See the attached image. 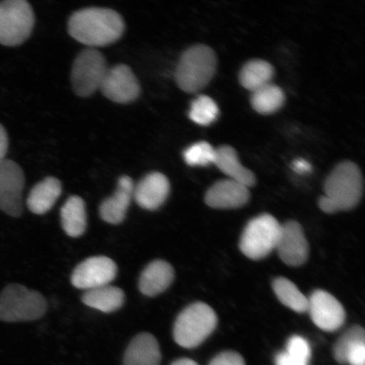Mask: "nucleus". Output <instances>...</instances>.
<instances>
[{"mask_svg":"<svg viewBox=\"0 0 365 365\" xmlns=\"http://www.w3.org/2000/svg\"><path fill=\"white\" fill-rule=\"evenodd\" d=\"M125 22L120 14L103 8L76 11L68 23V34L89 47H103L117 42L124 34Z\"/></svg>","mask_w":365,"mask_h":365,"instance_id":"obj_1","label":"nucleus"},{"mask_svg":"<svg viewBox=\"0 0 365 365\" xmlns=\"http://www.w3.org/2000/svg\"><path fill=\"white\" fill-rule=\"evenodd\" d=\"M363 175L352 162H342L328 175L324 185L325 195L319 200L327 213L348 211L356 207L363 195Z\"/></svg>","mask_w":365,"mask_h":365,"instance_id":"obj_2","label":"nucleus"},{"mask_svg":"<svg viewBox=\"0 0 365 365\" xmlns=\"http://www.w3.org/2000/svg\"><path fill=\"white\" fill-rule=\"evenodd\" d=\"M217 57L207 45L197 44L185 50L176 68L178 86L187 93H197L213 78L217 70Z\"/></svg>","mask_w":365,"mask_h":365,"instance_id":"obj_3","label":"nucleus"},{"mask_svg":"<svg viewBox=\"0 0 365 365\" xmlns=\"http://www.w3.org/2000/svg\"><path fill=\"white\" fill-rule=\"evenodd\" d=\"M217 317L207 304L189 305L178 317L173 326V339L182 348L195 349L215 330Z\"/></svg>","mask_w":365,"mask_h":365,"instance_id":"obj_4","label":"nucleus"},{"mask_svg":"<svg viewBox=\"0 0 365 365\" xmlns=\"http://www.w3.org/2000/svg\"><path fill=\"white\" fill-rule=\"evenodd\" d=\"M47 312L44 297L20 284H10L0 294V321L33 322Z\"/></svg>","mask_w":365,"mask_h":365,"instance_id":"obj_5","label":"nucleus"},{"mask_svg":"<svg viewBox=\"0 0 365 365\" xmlns=\"http://www.w3.org/2000/svg\"><path fill=\"white\" fill-rule=\"evenodd\" d=\"M35 16L25 0L0 2V44L16 47L26 42L33 33Z\"/></svg>","mask_w":365,"mask_h":365,"instance_id":"obj_6","label":"nucleus"},{"mask_svg":"<svg viewBox=\"0 0 365 365\" xmlns=\"http://www.w3.org/2000/svg\"><path fill=\"white\" fill-rule=\"evenodd\" d=\"M281 227L277 219L269 214L252 219L241 236L242 253L255 261L267 257L277 247Z\"/></svg>","mask_w":365,"mask_h":365,"instance_id":"obj_7","label":"nucleus"},{"mask_svg":"<svg viewBox=\"0 0 365 365\" xmlns=\"http://www.w3.org/2000/svg\"><path fill=\"white\" fill-rule=\"evenodd\" d=\"M108 68L103 53L95 48H88L75 59L71 71V83L75 93L88 98L101 88Z\"/></svg>","mask_w":365,"mask_h":365,"instance_id":"obj_8","label":"nucleus"},{"mask_svg":"<svg viewBox=\"0 0 365 365\" xmlns=\"http://www.w3.org/2000/svg\"><path fill=\"white\" fill-rule=\"evenodd\" d=\"M25 175L11 159L0 163V210L7 215L19 217L23 213L22 195Z\"/></svg>","mask_w":365,"mask_h":365,"instance_id":"obj_9","label":"nucleus"},{"mask_svg":"<svg viewBox=\"0 0 365 365\" xmlns=\"http://www.w3.org/2000/svg\"><path fill=\"white\" fill-rule=\"evenodd\" d=\"M115 262L106 257H93L85 259L72 273V285L86 291L108 285L117 275Z\"/></svg>","mask_w":365,"mask_h":365,"instance_id":"obj_10","label":"nucleus"},{"mask_svg":"<svg viewBox=\"0 0 365 365\" xmlns=\"http://www.w3.org/2000/svg\"><path fill=\"white\" fill-rule=\"evenodd\" d=\"M100 90L105 97L120 104L135 101L140 93L138 80L131 68L125 65L108 68Z\"/></svg>","mask_w":365,"mask_h":365,"instance_id":"obj_11","label":"nucleus"},{"mask_svg":"<svg viewBox=\"0 0 365 365\" xmlns=\"http://www.w3.org/2000/svg\"><path fill=\"white\" fill-rule=\"evenodd\" d=\"M308 300V312L319 329L335 331L344 325L345 310L334 296L326 291L317 290Z\"/></svg>","mask_w":365,"mask_h":365,"instance_id":"obj_12","label":"nucleus"},{"mask_svg":"<svg viewBox=\"0 0 365 365\" xmlns=\"http://www.w3.org/2000/svg\"><path fill=\"white\" fill-rule=\"evenodd\" d=\"M276 250L287 266L299 267L307 261L308 241L299 222L289 221L282 225Z\"/></svg>","mask_w":365,"mask_h":365,"instance_id":"obj_13","label":"nucleus"},{"mask_svg":"<svg viewBox=\"0 0 365 365\" xmlns=\"http://www.w3.org/2000/svg\"><path fill=\"white\" fill-rule=\"evenodd\" d=\"M249 199L248 187L230 179L215 182L205 196V203L216 209L241 207L248 202Z\"/></svg>","mask_w":365,"mask_h":365,"instance_id":"obj_14","label":"nucleus"},{"mask_svg":"<svg viewBox=\"0 0 365 365\" xmlns=\"http://www.w3.org/2000/svg\"><path fill=\"white\" fill-rule=\"evenodd\" d=\"M170 192V181L161 173H149L135 187L134 198L145 210H157L165 202Z\"/></svg>","mask_w":365,"mask_h":365,"instance_id":"obj_15","label":"nucleus"},{"mask_svg":"<svg viewBox=\"0 0 365 365\" xmlns=\"http://www.w3.org/2000/svg\"><path fill=\"white\" fill-rule=\"evenodd\" d=\"M134 190L133 180L128 176L121 177L118 180L115 193L100 205L99 212L103 220L111 225H120L124 221L131 200L134 198Z\"/></svg>","mask_w":365,"mask_h":365,"instance_id":"obj_16","label":"nucleus"},{"mask_svg":"<svg viewBox=\"0 0 365 365\" xmlns=\"http://www.w3.org/2000/svg\"><path fill=\"white\" fill-rule=\"evenodd\" d=\"M162 354L156 337L140 333L130 341L124 355V365H160Z\"/></svg>","mask_w":365,"mask_h":365,"instance_id":"obj_17","label":"nucleus"},{"mask_svg":"<svg viewBox=\"0 0 365 365\" xmlns=\"http://www.w3.org/2000/svg\"><path fill=\"white\" fill-rule=\"evenodd\" d=\"M173 279L175 270L171 264L158 259L148 264L141 273L139 289L145 296H157L168 289Z\"/></svg>","mask_w":365,"mask_h":365,"instance_id":"obj_18","label":"nucleus"},{"mask_svg":"<svg viewBox=\"0 0 365 365\" xmlns=\"http://www.w3.org/2000/svg\"><path fill=\"white\" fill-rule=\"evenodd\" d=\"M213 163L225 175L230 177V180L240 182L248 188L255 185L257 182L254 173L242 165L238 154L230 145H221L216 149Z\"/></svg>","mask_w":365,"mask_h":365,"instance_id":"obj_19","label":"nucleus"},{"mask_svg":"<svg viewBox=\"0 0 365 365\" xmlns=\"http://www.w3.org/2000/svg\"><path fill=\"white\" fill-rule=\"evenodd\" d=\"M62 193V185L56 178L48 177L36 184L27 199L31 212L43 215L50 211Z\"/></svg>","mask_w":365,"mask_h":365,"instance_id":"obj_20","label":"nucleus"},{"mask_svg":"<svg viewBox=\"0 0 365 365\" xmlns=\"http://www.w3.org/2000/svg\"><path fill=\"white\" fill-rule=\"evenodd\" d=\"M82 302L99 312L112 313L123 307L125 294L118 287L108 284L86 291L82 296Z\"/></svg>","mask_w":365,"mask_h":365,"instance_id":"obj_21","label":"nucleus"},{"mask_svg":"<svg viewBox=\"0 0 365 365\" xmlns=\"http://www.w3.org/2000/svg\"><path fill=\"white\" fill-rule=\"evenodd\" d=\"M61 222L66 235L72 238L84 234L88 225V217L85 202L79 196H71L63 205Z\"/></svg>","mask_w":365,"mask_h":365,"instance_id":"obj_22","label":"nucleus"},{"mask_svg":"<svg viewBox=\"0 0 365 365\" xmlns=\"http://www.w3.org/2000/svg\"><path fill=\"white\" fill-rule=\"evenodd\" d=\"M274 68L262 59H253L245 63L240 73V82L244 88L255 91L271 83Z\"/></svg>","mask_w":365,"mask_h":365,"instance_id":"obj_23","label":"nucleus"},{"mask_svg":"<svg viewBox=\"0 0 365 365\" xmlns=\"http://www.w3.org/2000/svg\"><path fill=\"white\" fill-rule=\"evenodd\" d=\"M250 101L255 111L267 115L284 106L285 95L279 86L270 83L253 91Z\"/></svg>","mask_w":365,"mask_h":365,"instance_id":"obj_24","label":"nucleus"},{"mask_svg":"<svg viewBox=\"0 0 365 365\" xmlns=\"http://www.w3.org/2000/svg\"><path fill=\"white\" fill-rule=\"evenodd\" d=\"M272 287L274 293L285 307L298 313L308 312L309 300L294 282L285 277H279L273 281Z\"/></svg>","mask_w":365,"mask_h":365,"instance_id":"obj_25","label":"nucleus"},{"mask_svg":"<svg viewBox=\"0 0 365 365\" xmlns=\"http://www.w3.org/2000/svg\"><path fill=\"white\" fill-rule=\"evenodd\" d=\"M218 107L215 101L207 96H200L191 103L190 118L196 124L203 126L211 125L217 120Z\"/></svg>","mask_w":365,"mask_h":365,"instance_id":"obj_26","label":"nucleus"},{"mask_svg":"<svg viewBox=\"0 0 365 365\" xmlns=\"http://www.w3.org/2000/svg\"><path fill=\"white\" fill-rule=\"evenodd\" d=\"M365 341L364 328L354 326L344 333L336 341L333 348V356L337 363L346 364V354L351 348L359 341Z\"/></svg>","mask_w":365,"mask_h":365,"instance_id":"obj_27","label":"nucleus"},{"mask_svg":"<svg viewBox=\"0 0 365 365\" xmlns=\"http://www.w3.org/2000/svg\"><path fill=\"white\" fill-rule=\"evenodd\" d=\"M216 149L207 141L190 145L184 152L185 161L190 166H207L215 160Z\"/></svg>","mask_w":365,"mask_h":365,"instance_id":"obj_28","label":"nucleus"},{"mask_svg":"<svg viewBox=\"0 0 365 365\" xmlns=\"http://www.w3.org/2000/svg\"><path fill=\"white\" fill-rule=\"evenodd\" d=\"M285 353L294 361L308 365L312 357L309 342L300 336H291L287 342Z\"/></svg>","mask_w":365,"mask_h":365,"instance_id":"obj_29","label":"nucleus"},{"mask_svg":"<svg viewBox=\"0 0 365 365\" xmlns=\"http://www.w3.org/2000/svg\"><path fill=\"white\" fill-rule=\"evenodd\" d=\"M209 365H246L245 359L234 351H225L215 356Z\"/></svg>","mask_w":365,"mask_h":365,"instance_id":"obj_30","label":"nucleus"},{"mask_svg":"<svg viewBox=\"0 0 365 365\" xmlns=\"http://www.w3.org/2000/svg\"><path fill=\"white\" fill-rule=\"evenodd\" d=\"M346 364L365 365V341L355 344L346 354Z\"/></svg>","mask_w":365,"mask_h":365,"instance_id":"obj_31","label":"nucleus"},{"mask_svg":"<svg viewBox=\"0 0 365 365\" xmlns=\"http://www.w3.org/2000/svg\"><path fill=\"white\" fill-rule=\"evenodd\" d=\"M9 148V139L6 129L0 124V163L6 159Z\"/></svg>","mask_w":365,"mask_h":365,"instance_id":"obj_32","label":"nucleus"},{"mask_svg":"<svg viewBox=\"0 0 365 365\" xmlns=\"http://www.w3.org/2000/svg\"><path fill=\"white\" fill-rule=\"evenodd\" d=\"M293 170L300 175H303V173H307L312 170V165H310L309 163L304 159H297L293 162Z\"/></svg>","mask_w":365,"mask_h":365,"instance_id":"obj_33","label":"nucleus"},{"mask_svg":"<svg viewBox=\"0 0 365 365\" xmlns=\"http://www.w3.org/2000/svg\"><path fill=\"white\" fill-rule=\"evenodd\" d=\"M275 365H303L292 359L285 351L278 353L275 357Z\"/></svg>","mask_w":365,"mask_h":365,"instance_id":"obj_34","label":"nucleus"},{"mask_svg":"<svg viewBox=\"0 0 365 365\" xmlns=\"http://www.w3.org/2000/svg\"><path fill=\"white\" fill-rule=\"evenodd\" d=\"M171 365H199L197 363L194 361V360L190 359H180L175 360V362H173Z\"/></svg>","mask_w":365,"mask_h":365,"instance_id":"obj_35","label":"nucleus"}]
</instances>
